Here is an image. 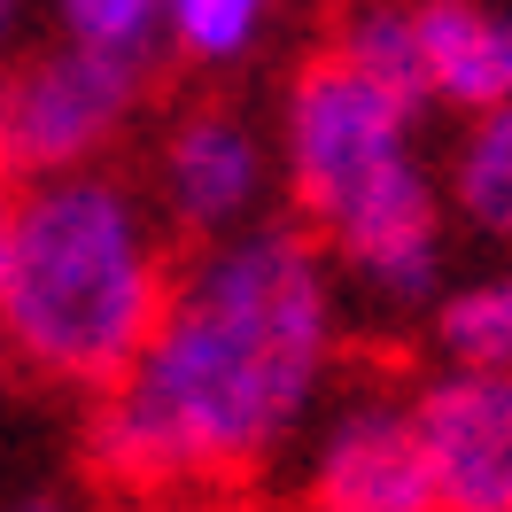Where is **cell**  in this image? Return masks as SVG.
Instances as JSON below:
<instances>
[{"label":"cell","instance_id":"6da1fadb","mask_svg":"<svg viewBox=\"0 0 512 512\" xmlns=\"http://www.w3.org/2000/svg\"><path fill=\"white\" fill-rule=\"evenodd\" d=\"M342 365V272L295 218H264L194 249L171 272L156 334L125 373L94 388L86 466L117 497L249 489L334 396Z\"/></svg>","mask_w":512,"mask_h":512},{"label":"cell","instance_id":"7a4b0ae2","mask_svg":"<svg viewBox=\"0 0 512 512\" xmlns=\"http://www.w3.org/2000/svg\"><path fill=\"white\" fill-rule=\"evenodd\" d=\"M427 109L350 70L334 47L288 78L272 156L288 218L334 256L342 288L381 311H435L450 272L443 171L419 148Z\"/></svg>","mask_w":512,"mask_h":512},{"label":"cell","instance_id":"3957f363","mask_svg":"<svg viewBox=\"0 0 512 512\" xmlns=\"http://www.w3.org/2000/svg\"><path fill=\"white\" fill-rule=\"evenodd\" d=\"M171 272V225L109 163L16 187L0 342L63 388H109L156 334Z\"/></svg>","mask_w":512,"mask_h":512},{"label":"cell","instance_id":"277c9868","mask_svg":"<svg viewBox=\"0 0 512 512\" xmlns=\"http://www.w3.org/2000/svg\"><path fill=\"white\" fill-rule=\"evenodd\" d=\"M148 101V70L86 55L70 39L24 47L0 70V179L39 187L70 171H101Z\"/></svg>","mask_w":512,"mask_h":512},{"label":"cell","instance_id":"5b68a950","mask_svg":"<svg viewBox=\"0 0 512 512\" xmlns=\"http://www.w3.org/2000/svg\"><path fill=\"white\" fill-rule=\"evenodd\" d=\"M295 512H443L412 388H350L295 443Z\"/></svg>","mask_w":512,"mask_h":512},{"label":"cell","instance_id":"8992f818","mask_svg":"<svg viewBox=\"0 0 512 512\" xmlns=\"http://www.w3.org/2000/svg\"><path fill=\"white\" fill-rule=\"evenodd\" d=\"M272 194H280V156H272V132L256 125L249 109L233 101H187L156 140V218L187 241H233L249 225L272 218Z\"/></svg>","mask_w":512,"mask_h":512},{"label":"cell","instance_id":"52a82bcc","mask_svg":"<svg viewBox=\"0 0 512 512\" xmlns=\"http://www.w3.org/2000/svg\"><path fill=\"white\" fill-rule=\"evenodd\" d=\"M443 512H512V373L435 365L412 388Z\"/></svg>","mask_w":512,"mask_h":512},{"label":"cell","instance_id":"ba28073f","mask_svg":"<svg viewBox=\"0 0 512 512\" xmlns=\"http://www.w3.org/2000/svg\"><path fill=\"white\" fill-rule=\"evenodd\" d=\"M419 24V86L427 109L481 117L512 101V8L489 0H412Z\"/></svg>","mask_w":512,"mask_h":512},{"label":"cell","instance_id":"9c48e42d","mask_svg":"<svg viewBox=\"0 0 512 512\" xmlns=\"http://www.w3.org/2000/svg\"><path fill=\"white\" fill-rule=\"evenodd\" d=\"M443 210L474 241L512 249V101L458 117V140L443 156Z\"/></svg>","mask_w":512,"mask_h":512},{"label":"cell","instance_id":"30bf717a","mask_svg":"<svg viewBox=\"0 0 512 512\" xmlns=\"http://www.w3.org/2000/svg\"><path fill=\"white\" fill-rule=\"evenodd\" d=\"M435 326V365H466V373H512V256L497 272H481L466 288H443L427 311Z\"/></svg>","mask_w":512,"mask_h":512},{"label":"cell","instance_id":"8fae6325","mask_svg":"<svg viewBox=\"0 0 512 512\" xmlns=\"http://www.w3.org/2000/svg\"><path fill=\"white\" fill-rule=\"evenodd\" d=\"M272 16L280 0H163V55L187 70H233L264 47Z\"/></svg>","mask_w":512,"mask_h":512},{"label":"cell","instance_id":"7c38bea8","mask_svg":"<svg viewBox=\"0 0 512 512\" xmlns=\"http://www.w3.org/2000/svg\"><path fill=\"white\" fill-rule=\"evenodd\" d=\"M334 55L365 78H381L388 94H404L427 109V86H419V24H412V0H350L334 16Z\"/></svg>","mask_w":512,"mask_h":512},{"label":"cell","instance_id":"4fadbf2b","mask_svg":"<svg viewBox=\"0 0 512 512\" xmlns=\"http://www.w3.org/2000/svg\"><path fill=\"white\" fill-rule=\"evenodd\" d=\"M47 24L55 39L125 70H148V78L163 63V0H47Z\"/></svg>","mask_w":512,"mask_h":512},{"label":"cell","instance_id":"5bb4252c","mask_svg":"<svg viewBox=\"0 0 512 512\" xmlns=\"http://www.w3.org/2000/svg\"><path fill=\"white\" fill-rule=\"evenodd\" d=\"M125 512H249V505L225 489H194V497H132Z\"/></svg>","mask_w":512,"mask_h":512},{"label":"cell","instance_id":"9a60e30c","mask_svg":"<svg viewBox=\"0 0 512 512\" xmlns=\"http://www.w3.org/2000/svg\"><path fill=\"white\" fill-rule=\"evenodd\" d=\"M24 8H32V0H0V55H8L16 32H24Z\"/></svg>","mask_w":512,"mask_h":512},{"label":"cell","instance_id":"2e32d148","mask_svg":"<svg viewBox=\"0 0 512 512\" xmlns=\"http://www.w3.org/2000/svg\"><path fill=\"white\" fill-rule=\"evenodd\" d=\"M8 225H16V187L0 179V272H8Z\"/></svg>","mask_w":512,"mask_h":512},{"label":"cell","instance_id":"e0dca14e","mask_svg":"<svg viewBox=\"0 0 512 512\" xmlns=\"http://www.w3.org/2000/svg\"><path fill=\"white\" fill-rule=\"evenodd\" d=\"M0 512H78L70 497H16V505H0Z\"/></svg>","mask_w":512,"mask_h":512}]
</instances>
